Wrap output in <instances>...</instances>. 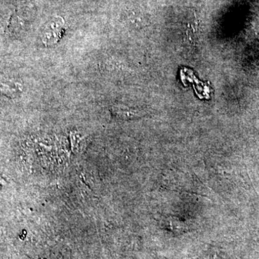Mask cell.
<instances>
[{
	"label": "cell",
	"instance_id": "6da1fadb",
	"mask_svg": "<svg viewBox=\"0 0 259 259\" xmlns=\"http://www.w3.org/2000/svg\"><path fill=\"white\" fill-rule=\"evenodd\" d=\"M64 32V21L61 18H54L46 25L42 31L41 40L46 47L56 45Z\"/></svg>",
	"mask_w": 259,
	"mask_h": 259
},
{
	"label": "cell",
	"instance_id": "7a4b0ae2",
	"mask_svg": "<svg viewBox=\"0 0 259 259\" xmlns=\"http://www.w3.org/2000/svg\"><path fill=\"white\" fill-rule=\"evenodd\" d=\"M2 90L7 96L15 97L23 93V85L17 81H8L2 83Z\"/></svg>",
	"mask_w": 259,
	"mask_h": 259
}]
</instances>
